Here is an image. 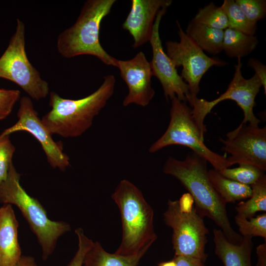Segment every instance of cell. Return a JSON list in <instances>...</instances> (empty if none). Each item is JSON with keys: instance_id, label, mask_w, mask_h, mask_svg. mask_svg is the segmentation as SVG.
Wrapping results in <instances>:
<instances>
[{"instance_id": "1", "label": "cell", "mask_w": 266, "mask_h": 266, "mask_svg": "<svg viewBox=\"0 0 266 266\" xmlns=\"http://www.w3.org/2000/svg\"><path fill=\"white\" fill-rule=\"evenodd\" d=\"M207 162L193 152L183 160L170 156L164 164L163 171L174 177L182 184L193 197L195 208L201 216L214 221L230 242L239 244L243 237L232 227L227 214V203L210 182Z\"/></svg>"}, {"instance_id": "2", "label": "cell", "mask_w": 266, "mask_h": 266, "mask_svg": "<svg viewBox=\"0 0 266 266\" xmlns=\"http://www.w3.org/2000/svg\"><path fill=\"white\" fill-rule=\"evenodd\" d=\"M116 79L112 74L103 77L100 87L91 94L77 100L65 99L49 93L51 109L41 119L50 133L65 138L78 137L93 124L95 117L114 93Z\"/></svg>"}, {"instance_id": "3", "label": "cell", "mask_w": 266, "mask_h": 266, "mask_svg": "<svg viewBox=\"0 0 266 266\" xmlns=\"http://www.w3.org/2000/svg\"><path fill=\"white\" fill-rule=\"evenodd\" d=\"M122 221L121 242L115 253L136 255L149 249L157 236L154 228V211L141 191L131 181L121 180L112 195Z\"/></svg>"}, {"instance_id": "4", "label": "cell", "mask_w": 266, "mask_h": 266, "mask_svg": "<svg viewBox=\"0 0 266 266\" xmlns=\"http://www.w3.org/2000/svg\"><path fill=\"white\" fill-rule=\"evenodd\" d=\"M115 0H88L75 22L58 36V53L65 58L88 55L96 57L107 66H114L116 58L108 54L99 39L103 19L110 12Z\"/></svg>"}, {"instance_id": "5", "label": "cell", "mask_w": 266, "mask_h": 266, "mask_svg": "<svg viewBox=\"0 0 266 266\" xmlns=\"http://www.w3.org/2000/svg\"><path fill=\"white\" fill-rule=\"evenodd\" d=\"M21 174L13 163L6 179L0 184V202L16 205L35 235L46 261L53 253L58 239L70 231V225L62 221L50 220L47 212L36 199L29 195L20 183Z\"/></svg>"}, {"instance_id": "6", "label": "cell", "mask_w": 266, "mask_h": 266, "mask_svg": "<svg viewBox=\"0 0 266 266\" xmlns=\"http://www.w3.org/2000/svg\"><path fill=\"white\" fill-rule=\"evenodd\" d=\"M171 100L168 127L164 133L150 146L149 152L154 153L169 145H183L206 160L216 170L229 168L230 165L226 158L211 151L204 143V136L193 116L192 108L186 102L176 97Z\"/></svg>"}, {"instance_id": "7", "label": "cell", "mask_w": 266, "mask_h": 266, "mask_svg": "<svg viewBox=\"0 0 266 266\" xmlns=\"http://www.w3.org/2000/svg\"><path fill=\"white\" fill-rule=\"evenodd\" d=\"M25 26L16 20L15 31L8 46L0 57V78L9 80L19 86L36 100L49 94L48 82L28 59L25 48Z\"/></svg>"}, {"instance_id": "8", "label": "cell", "mask_w": 266, "mask_h": 266, "mask_svg": "<svg viewBox=\"0 0 266 266\" xmlns=\"http://www.w3.org/2000/svg\"><path fill=\"white\" fill-rule=\"evenodd\" d=\"M164 221L172 230L174 256L195 258L205 262L207 257L205 246L209 231L203 217L195 207L191 211L185 212L180 210L178 200H169L164 213Z\"/></svg>"}, {"instance_id": "9", "label": "cell", "mask_w": 266, "mask_h": 266, "mask_svg": "<svg viewBox=\"0 0 266 266\" xmlns=\"http://www.w3.org/2000/svg\"><path fill=\"white\" fill-rule=\"evenodd\" d=\"M237 59L233 77L223 94L211 101L197 98L190 105L192 107L193 116L203 135L206 132L204 124L206 116L216 105L226 100L234 101L242 110L244 118L242 123L259 126L261 121L254 115L253 108L256 105L255 98L262 85L255 74L249 79L243 77L241 72L242 64L241 59Z\"/></svg>"}, {"instance_id": "10", "label": "cell", "mask_w": 266, "mask_h": 266, "mask_svg": "<svg viewBox=\"0 0 266 266\" xmlns=\"http://www.w3.org/2000/svg\"><path fill=\"white\" fill-rule=\"evenodd\" d=\"M179 41L166 42V54L174 66L182 67L180 76L188 84L191 96V105L200 91V83L206 71L213 66H222L227 63L206 55L186 34L176 21Z\"/></svg>"}, {"instance_id": "11", "label": "cell", "mask_w": 266, "mask_h": 266, "mask_svg": "<svg viewBox=\"0 0 266 266\" xmlns=\"http://www.w3.org/2000/svg\"><path fill=\"white\" fill-rule=\"evenodd\" d=\"M222 150L229 154L226 158L230 166L234 164H249L266 170V127L259 128L241 123L229 132L226 138L220 137Z\"/></svg>"}, {"instance_id": "12", "label": "cell", "mask_w": 266, "mask_h": 266, "mask_svg": "<svg viewBox=\"0 0 266 266\" xmlns=\"http://www.w3.org/2000/svg\"><path fill=\"white\" fill-rule=\"evenodd\" d=\"M19 101V107L17 113V121L1 133L10 135L21 131L29 133L40 144L50 166L53 168L65 171L69 166L70 162L69 157L64 152L63 144L53 139L52 135L39 117L31 98L23 96Z\"/></svg>"}, {"instance_id": "13", "label": "cell", "mask_w": 266, "mask_h": 266, "mask_svg": "<svg viewBox=\"0 0 266 266\" xmlns=\"http://www.w3.org/2000/svg\"><path fill=\"white\" fill-rule=\"evenodd\" d=\"M167 8L163 7L159 11L154 23L149 41L152 51V58L150 62L151 67L153 76L160 81L167 100L176 97L187 102L191 98L189 86L178 73L177 68L164 51L160 36V24Z\"/></svg>"}, {"instance_id": "14", "label": "cell", "mask_w": 266, "mask_h": 266, "mask_svg": "<svg viewBox=\"0 0 266 266\" xmlns=\"http://www.w3.org/2000/svg\"><path fill=\"white\" fill-rule=\"evenodd\" d=\"M114 66L119 68L128 89L123 105L126 107L133 103L142 107L147 106L154 97L155 91L152 87L150 63L144 53L139 51L128 60L116 59Z\"/></svg>"}, {"instance_id": "15", "label": "cell", "mask_w": 266, "mask_h": 266, "mask_svg": "<svg viewBox=\"0 0 266 266\" xmlns=\"http://www.w3.org/2000/svg\"><path fill=\"white\" fill-rule=\"evenodd\" d=\"M171 0H132L131 8L122 24L132 36V47L138 48L150 41L156 17L163 7H168Z\"/></svg>"}, {"instance_id": "16", "label": "cell", "mask_w": 266, "mask_h": 266, "mask_svg": "<svg viewBox=\"0 0 266 266\" xmlns=\"http://www.w3.org/2000/svg\"><path fill=\"white\" fill-rule=\"evenodd\" d=\"M18 227L12 205L3 204L0 208V266H14L22 256Z\"/></svg>"}, {"instance_id": "17", "label": "cell", "mask_w": 266, "mask_h": 266, "mask_svg": "<svg viewBox=\"0 0 266 266\" xmlns=\"http://www.w3.org/2000/svg\"><path fill=\"white\" fill-rule=\"evenodd\" d=\"M215 253L224 266H252V237H243L239 244L230 242L221 230L213 231Z\"/></svg>"}, {"instance_id": "18", "label": "cell", "mask_w": 266, "mask_h": 266, "mask_svg": "<svg viewBox=\"0 0 266 266\" xmlns=\"http://www.w3.org/2000/svg\"><path fill=\"white\" fill-rule=\"evenodd\" d=\"M185 33L203 51L215 55L223 51L224 30L212 28L191 20Z\"/></svg>"}, {"instance_id": "19", "label": "cell", "mask_w": 266, "mask_h": 266, "mask_svg": "<svg viewBox=\"0 0 266 266\" xmlns=\"http://www.w3.org/2000/svg\"><path fill=\"white\" fill-rule=\"evenodd\" d=\"M148 249L131 256H122L106 251L98 242H94L86 254L83 266H137Z\"/></svg>"}, {"instance_id": "20", "label": "cell", "mask_w": 266, "mask_h": 266, "mask_svg": "<svg viewBox=\"0 0 266 266\" xmlns=\"http://www.w3.org/2000/svg\"><path fill=\"white\" fill-rule=\"evenodd\" d=\"M208 176L214 189L226 203L248 199L251 195L250 186L227 178L214 168L208 170Z\"/></svg>"}, {"instance_id": "21", "label": "cell", "mask_w": 266, "mask_h": 266, "mask_svg": "<svg viewBox=\"0 0 266 266\" xmlns=\"http://www.w3.org/2000/svg\"><path fill=\"white\" fill-rule=\"evenodd\" d=\"M257 37L228 28L224 30L223 50L230 58H241L250 54L257 46Z\"/></svg>"}, {"instance_id": "22", "label": "cell", "mask_w": 266, "mask_h": 266, "mask_svg": "<svg viewBox=\"0 0 266 266\" xmlns=\"http://www.w3.org/2000/svg\"><path fill=\"white\" fill-rule=\"evenodd\" d=\"M250 186L252 189L250 197L246 201L240 202L235 207L237 217L250 219L254 217L257 212L266 211V175Z\"/></svg>"}, {"instance_id": "23", "label": "cell", "mask_w": 266, "mask_h": 266, "mask_svg": "<svg viewBox=\"0 0 266 266\" xmlns=\"http://www.w3.org/2000/svg\"><path fill=\"white\" fill-rule=\"evenodd\" d=\"M221 7L227 17L229 28L254 35L257 29V24L247 19L235 0H225Z\"/></svg>"}, {"instance_id": "24", "label": "cell", "mask_w": 266, "mask_h": 266, "mask_svg": "<svg viewBox=\"0 0 266 266\" xmlns=\"http://www.w3.org/2000/svg\"><path fill=\"white\" fill-rule=\"evenodd\" d=\"M193 21L207 27L225 30L229 28L227 17L221 6L210 2L199 9Z\"/></svg>"}, {"instance_id": "25", "label": "cell", "mask_w": 266, "mask_h": 266, "mask_svg": "<svg viewBox=\"0 0 266 266\" xmlns=\"http://www.w3.org/2000/svg\"><path fill=\"white\" fill-rule=\"evenodd\" d=\"M224 177L240 183L251 186L265 174V171L251 165L240 164L237 167L218 171Z\"/></svg>"}, {"instance_id": "26", "label": "cell", "mask_w": 266, "mask_h": 266, "mask_svg": "<svg viewBox=\"0 0 266 266\" xmlns=\"http://www.w3.org/2000/svg\"><path fill=\"white\" fill-rule=\"evenodd\" d=\"M235 222L238 227L239 234L243 237L260 236L266 241V212L250 219L235 216Z\"/></svg>"}, {"instance_id": "27", "label": "cell", "mask_w": 266, "mask_h": 266, "mask_svg": "<svg viewBox=\"0 0 266 266\" xmlns=\"http://www.w3.org/2000/svg\"><path fill=\"white\" fill-rule=\"evenodd\" d=\"M15 147L12 143L9 135L0 134V184L4 181L12 162Z\"/></svg>"}, {"instance_id": "28", "label": "cell", "mask_w": 266, "mask_h": 266, "mask_svg": "<svg viewBox=\"0 0 266 266\" xmlns=\"http://www.w3.org/2000/svg\"><path fill=\"white\" fill-rule=\"evenodd\" d=\"M235 1L252 23L257 24L258 21L265 18L266 0H236Z\"/></svg>"}, {"instance_id": "29", "label": "cell", "mask_w": 266, "mask_h": 266, "mask_svg": "<svg viewBox=\"0 0 266 266\" xmlns=\"http://www.w3.org/2000/svg\"><path fill=\"white\" fill-rule=\"evenodd\" d=\"M75 233L78 240V249L66 266H83L85 256L94 243L85 235L82 228H77Z\"/></svg>"}, {"instance_id": "30", "label": "cell", "mask_w": 266, "mask_h": 266, "mask_svg": "<svg viewBox=\"0 0 266 266\" xmlns=\"http://www.w3.org/2000/svg\"><path fill=\"white\" fill-rule=\"evenodd\" d=\"M20 96L18 90L0 88V120L5 119L11 113L20 100Z\"/></svg>"}, {"instance_id": "31", "label": "cell", "mask_w": 266, "mask_h": 266, "mask_svg": "<svg viewBox=\"0 0 266 266\" xmlns=\"http://www.w3.org/2000/svg\"><path fill=\"white\" fill-rule=\"evenodd\" d=\"M247 65L253 68L255 71V74L260 79L262 86L266 94V66L258 60L250 58L248 61Z\"/></svg>"}, {"instance_id": "32", "label": "cell", "mask_w": 266, "mask_h": 266, "mask_svg": "<svg viewBox=\"0 0 266 266\" xmlns=\"http://www.w3.org/2000/svg\"><path fill=\"white\" fill-rule=\"evenodd\" d=\"M173 259L176 266H205L204 262L195 258L174 256Z\"/></svg>"}, {"instance_id": "33", "label": "cell", "mask_w": 266, "mask_h": 266, "mask_svg": "<svg viewBox=\"0 0 266 266\" xmlns=\"http://www.w3.org/2000/svg\"><path fill=\"white\" fill-rule=\"evenodd\" d=\"M179 206L182 211H191L195 207L193 197L189 193L183 194L178 200Z\"/></svg>"}, {"instance_id": "34", "label": "cell", "mask_w": 266, "mask_h": 266, "mask_svg": "<svg viewBox=\"0 0 266 266\" xmlns=\"http://www.w3.org/2000/svg\"><path fill=\"white\" fill-rule=\"evenodd\" d=\"M256 254L258 258L257 266H266V241L258 246Z\"/></svg>"}, {"instance_id": "35", "label": "cell", "mask_w": 266, "mask_h": 266, "mask_svg": "<svg viewBox=\"0 0 266 266\" xmlns=\"http://www.w3.org/2000/svg\"><path fill=\"white\" fill-rule=\"evenodd\" d=\"M14 266H38L33 257L23 256Z\"/></svg>"}, {"instance_id": "36", "label": "cell", "mask_w": 266, "mask_h": 266, "mask_svg": "<svg viewBox=\"0 0 266 266\" xmlns=\"http://www.w3.org/2000/svg\"><path fill=\"white\" fill-rule=\"evenodd\" d=\"M158 266H176V265L175 261L172 259L169 261L160 263Z\"/></svg>"}]
</instances>
